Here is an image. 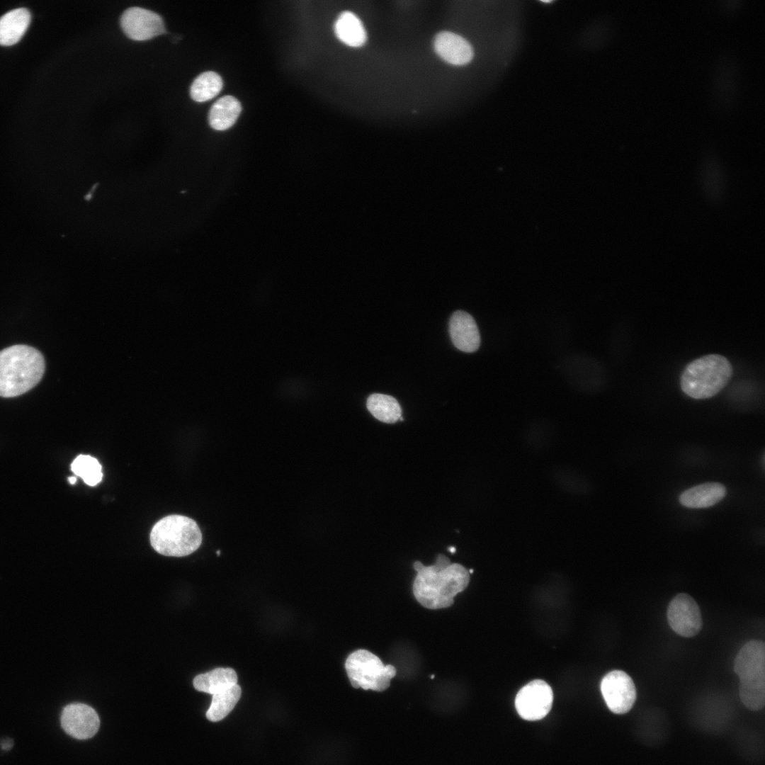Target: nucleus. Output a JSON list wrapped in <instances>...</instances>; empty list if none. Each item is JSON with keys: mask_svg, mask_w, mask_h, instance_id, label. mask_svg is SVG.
Returning a JSON list of instances; mask_svg holds the SVG:
<instances>
[{"mask_svg": "<svg viewBox=\"0 0 765 765\" xmlns=\"http://www.w3.org/2000/svg\"><path fill=\"white\" fill-rule=\"evenodd\" d=\"M72 470L81 477L89 486L98 484L102 480V468L97 459L87 455L76 457L71 465Z\"/></svg>", "mask_w": 765, "mask_h": 765, "instance_id": "25", "label": "nucleus"}, {"mask_svg": "<svg viewBox=\"0 0 765 765\" xmlns=\"http://www.w3.org/2000/svg\"><path fill=\"white\" fill-rule=\"evenodd\" d=\"M667 615L669 625L681 636L693 637L701 629V610L696 601L687 594L681 593L672 599Z\"/></svg>", "mask_w": 765, "mask_h": 765, "instance_id": "10", "label": "nucleus"}, {"mask_svg": "<svg viewBox=\"0 0 765 765\" xmlns=\"http://www.w3.org/2000/svg\"><path fill=\"white\" fill-rule=\"evenodd\" d=\"M600 688L607 707L613 713H628L636 701L634 682L623 671L613 670L606 674L601 681Z\"/></svg>", "mask_w": 765, "mask_h": 765, "instance_id": "8", "label": "nucleus"}, {"mask_svg": "<svg viewBox=\"0 0 765 765\" xmlns=\"http://www.w3.org/2000/svg\"><path fill=\"white\" fill-rule=\"evenodd\" d=\"M541 1H542V2H543V3H550V2H552V1H551V0H548V1H546V0H542Z\"/></svg>", "mask_w": 765, "mask_h": 765, "instance_id": "31", "label": "nucleus"}, {"mask_svg": "<svg viewBox=\"0 0 765 765\" xmlns=\"http://www.w3.org/2000/svg\"><path fill=\"white\" fill-rule=\"evenodd\" d=\"M366 406L375 418L384 423H395L402 415L400 404L390 395L373 394L368 397Z\"/></svg>", "mask_w": 765, "mask_h": 765, "instance_id": "22", "label": "nucleus"}, {"mask_svg": "<svg viewBox=\"0 0 765 765\" xmlns=\"http://www.w3.org/2000/svg\"><path fill=\"white\" fill-rule=\"evenodd\" d=\"M551 477L558 487L570 494H588L592 488L587 477L567 468H555L551 472Z\"/></svg>", "mask_w": 765, "mask_h": 765, "instance_id": "21", "label": "nucleus"}, {"mask_svg": "<svg viewBox=\"0 0 765 765\" xmlns=\"http://www.w3.org/2000/svg\"><path fill=\"white\" fill-rule=\"evenodd\" d=\"M237 675L232 668H216L199 674L193 679L194 688L212 695L225 691L237 684Z\"/></svg>", "mask_w": 765, "mask_h": 765, "instance_id": "20", "label": "nucleus"}, {"mask_svg": "<svg viewBox=\"0 0 765 765\" xmlns=\"http://www.w3.org/2000/svg\"><path fill=\"white\" fill-rule=\"evenodd\" d=\"M45 360L41 353L26 345H14L0 351V396L21 395L41 380Z\"/></svg>", "mask_w": 765, "mask_h": 765, "instance_id": "2", "label": "nucleus"}, {"mask_svg": "<svg viewBox=\"0 0 765 765\" xmlns=\"http://www.w3.org/2000/svg\"><path fill=\"white\" fill-rule=\"evenodd\" d=\"M741 69L736 52L730 48L720 50L712 65L708 85V100L714 113L721 117L732 115L740 103Z\"/></svg>", "mask_w": 765, "mask_h": 765, "instance_id": "3", "label": "nucleus"}, {"mask_svg": "<svg viewBox=\"0 0 765 765\" xmlns=\"http://www.w3.org/2000/svg\"><path fill=\"white\" fill-rule=\"evenodd\" d=\"M417 574L414 580L413 593L416 601L429 609L448 608L454 597L466 589L470 573L458 564H451L448 557L439 554L434 565L424 566L419 561L414 563Z\"/></svg>", "mask_w": 765, "mask_h": 765, "instance_id": "1", "label": "nucleus"}, {"mask_svg": "<svg viewBox=\"0 0 765 765\" xmlns=\"http://www.w3.org/2000/svg\"><path fill=\"white\" fill-rule=\"evenodd\" d=\"M61 725L70 736L86 740L97 732L100 720L98 714L91 707L84 703H72L64 708L61 715Z\"/></svg>", "mask_w": 765, "mask_h": 765, "instance_id": "12", "label": "nucleus"}, {"mask_svg": "<svg viewBox=\"0 0 765 765\" xmlns=\"http://www.w3.org/2000/svg\"><path fill=\"white\" fill-rule=\"evenodd\" d=\"M472 572H473V570H470L469 573H472Z\"/></svg>", "mask_w": 765, "mask_h": 765, "instance_id": "32", "label": "nucleus"}, {"mask_svg": "<svg viewBox=\"0 0 765 765\" xmlns=\"http://www.w3.org/2000/svg\"><path fill=\"white\" fill-rule=\"evenodd\" d=\"M726 495V489L718 482H706L684 491L680 503L688 508H707L716 504Z\"/></svg>", "mask_w": 765, "mask_h": 765, "instance_id": "16", "label": "nucleus"}, {"mask_svg": "<svg viewBox=\"0 0 765 765\" xmlns=\"http://www.w3.org/2000/svg\"><path fill=\"white\" fill-rule=\"evenodd\" d=\"M449 551H450V552L453 553V552H455V548H453V547H451V548H449Z\"/></svg>", "mask_w": 765, "mask_h": 765, "instance_id": "30", "label": "nucleus"}, {"mask_svg": "<svg viewBox=\"0 0 765 765\" xmlns=\"http://www.w3.org/2000/svg\"><path fill=\"white\" fill-rule=\"evenodd\" d=\"M222 84L221 76L216 72H203L193 81L190 88L191 97L197 102L207 101L220 92Z\"/></svg>", "mask_w": 765, "mask_h": 765, "instance_id": "24", "label": "nucleus"}, {"mask_svg": "<svg viewBox=\"0 0 765 765\" xmlns=\"http://www.w3.org/2000/svg\"><path fill=\"white\" fill-rule=\"evenodd\" d=\"M345 668L353 687L382 691L396 675L391 664L384 665L376 655L366 650H358L347 657Z\"/></svg>", "mask_w": 765, "mask_h": 765, "instance_id": "7", "label": "nucleus"}, {"mask_svg": "<svg viewBox=\"0 0 765 765\" xmlns=\"http://www.w3.org/2000/svg\"><path fill=\"white\" fill-rule=\"evenodd\" d=\"M241 693V687L237 684L212 695L211 704L206 713L208 720L217 722L225 718L239 700Z\"/></svg>", "mask_w": 765, "mask_h": 765, "instance_id": "23", "label": "nucleus"}, {"mask_svg": "<svg viewBox=\"0 0 765 765\" xmlns=\"http://www.w3.org/2000/svg\"><path fill=\"white\" fill-rule=\"evenodd\" d=\"M742 0H722L720 7L727 14L736 13L742 7Z\"/></svg>", "mask_w": 765, "mask_h": 765, "instance_id": "27", "label": "nucleus"}, {"mask_svg": "<svg viewBox=\"0 0 765 765\" xmlns=\"http://www.w3.org/2000/svg\"><path fill=\"white\" fill-rule=\"evenodd\" d=\"M309 388L308 383L304 379L288 378L279 384L278 391L283 398L297 400L307 396Z\"/></svg>", "mask_w": 765, "mask_h": 765, "instance_id": "26", "label": "nucleus"}, {"mask_svg": "<svg viewBox=\"0 0 765 765\" xmlns=\"http://www.w3.org/2000/svg\"><path fill=\"white\" fill-rule=\"evenodd\" d=\"M732 374L723 356L709 354L691 361L684 370L680 385L688 397L703 400L713 397L728 383Z\"/></svg>", "mask_w": 765, "mask_h": 765, "instance_id": "5", "label": "nucleus"}, {"mask_svg": "<svg viewBox=\"0 0 765 765\" xmlns=\"http://www.w3.org/2000/svg\"><path fill=\"white\" fill-rule=\"evenodd\" d=\"M699 180L704 196L711 203H718L725 196L726 176L723 164L713 152H706L700 162Z\"/></svg>", "mask_w": 765, "mask_h": 765, "instance_id": "13", "label": "nucleus"}, {"mask_svg": "<svg viewBox=\"0 0 765 765\" xmlns=\"http://www.w3.org/2000/svg\"><path fill=\"white\" fill-rule=\"evenodd\" d=\"M152 548L166 556L183 557L196 551L202 543L196 522L185 516L169 515L157 521L150 533Z\"/></svg>", "mask_w": 765, "mask_h": 765, "instance_id": "6", "label": "nucleus"}, {"mask_svg": "<svg viewBox=\"0 0 765 765\" xmlns=\"http://www.w3.org/2000/svg\"><path fill=\"white\" fill-rule=\"evenodd\" d=\"M734 671L740 678L739 694L743 705L758 711L765 703V645L753 640L747 642L735 659Z\"/></svg>", "mask_w": 765, "mask_h": 765, "instance_id": "4", "label": "nucleus"}, {"mask_svg": "<svg viewBox=\"0 0 765 765\" xmlns=\"http://www.w3.org/2000/svg\"><path fill=\"white\" fill-rule=\"evenodd\" d=\"M120 26L129 38L137 41L149 40L165 33L164 21L159 15L137 6L123 12Z\"/></svg>", "mask_w": 765, "mask_h": 765, "instance_id": "11", "label": "nucleus"}, {"mask_svg": "<svg viewBox=\"0 0 765 765\" xmlns=\"http://www.w3.org/2000/svg\"><path fill=\"white\" fill-rule=\"evenodd\" d=\"M553 701V693L550 685L541 679H536L521 688L516 696L515 707L518 715L527 720H537L550 712Z\"/></svg>", "mask_w": 765, "mask_h": 765, "instance_id": "9", "label": "nucleus"}, {"mask_svg": "<svg viewBox=\"0 0 765 765\" xmlns=\"http://www.w3.org/2000/svg\"><path fill=\"white\" fill-rule=\"evenodd\" d=\"M11 742H12L11 741H8V742L6 741L5 743H4L2 744V749H4V750H8V749H11V747H12V743H11Z\"/></svg>", "mask_w": 765, "mask_h": 765, "instance_id": "28", "label": "nucleus"}, {"mask_svg": "<svg viewBox=\"0 0 765 765\" xmlns=\"http://www.w3.org/2000/svg\"><path fill=\"white\" fill-rule=\"evenodd\" d=\"M334 32L339 40L351 47H361L367 40L362 22L350 11H344L339 16L334 24Z\"/></svg>", "mask_w": 765, "mask_h": 765, "instance_id": "19", "label": "nucleus"}, {"mask_svg": "<svg viewBox=\"0 0 765 765\" xmlns=\"http://www.w3.org/2000/svg\"><path fill=\"white\" fill-rule=\"evenodd\" d=\"M30 22V13L24 8L10 11L0 18V45L9 46L18 42Z\"/></svg>", "mask_w": 765, "mask_h": 765, "instance_id": "17", "label": "nucleus"}, {"mask_svg": "<svg viewBox=\"0 0 765 765\" xmlns=\"http://www.w3.org/2000/svg\"><path fill=\"white\" fill-rule=\"evenodd\" d=\"M76 477H69V482H70L71 484H74V483L76 482Z\"/></svg>", "mask_w": 765, "mask_h": 765, "instance_id": "29", "label": "nucleus"}, {"mask_svg": "<svg viewBox=\"0 0 765 765\" xmlns=\"http://www.w3.org/2000/svg\"><path fill=\"white\" fill-rule=\"evenodd\" d=\"M242 110L240 102L232 96H224L212 106L208 115L210 127L225 130L232 127Z\"/></svg>", "mask_w": 765, "mask_h": 765, "instance_id": "18", "label": "nucleus"}, {"mask_svg": "<svg viewBox=\"0 0 765 765\" xmlns=\"http://www.w3.org/2000/svg\"><path fill=\"white\" fill-rule=\"evenodd\" d=\"M449 333L454 346L459 350L472 353L480 345V334L474 318L463 310L455 311L449 321Z\"/></svg>", "mask_w": 765, "mask_h": 765, "instance_id": "15", "label": "nucleus"}, {"mask_svg": "<svg viewBox=\"0 0 765 765\" xmlns=\"http://www.w3.org/2000/svg\"><path fill=\"white\" fill-rule=\"evenodd\" d=\"M434 48L443 60L456 66L469 63L474 55L472 47L468 41L449 31L440 32L436 35Z\"/></svg>", "mask_w": 765, "mask_h": 765, "instance_id": "14", "label": "nucleus"}]
</instances>
